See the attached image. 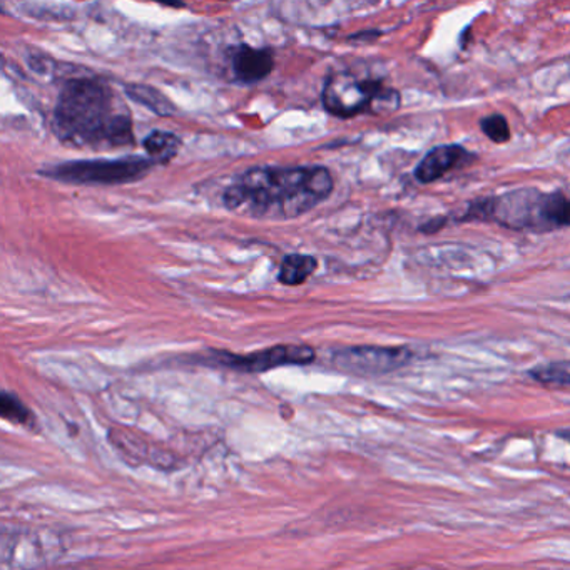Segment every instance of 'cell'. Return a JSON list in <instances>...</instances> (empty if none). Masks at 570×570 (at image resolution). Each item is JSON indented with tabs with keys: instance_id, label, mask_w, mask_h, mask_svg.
<instances>
[{
	"instance_id": "6da1fadb",
	"label": "cell",
	"mask_w": 570,
	"mask_h": 570,
	"mask_svg": "<svg viewBox=\"0 0 570 570\" xmlns=\"http://www.w3.org/2000/svg\"><path fill=\"white\" fill-rule=\"evenodd\" d=\"M55 132L76 149L126 148L135 145V126L118 92L96 78L69 79L56 101Z\"/></svg>"
},
{
	"instance_id": "5bb4252c",
	"label": "cell",
	"mask_w": 570,
	"mask_h": 570,
	"mask_svg": "<svg viewBox=\"0 0 570 570\" xmlns=\"http://www.w3.org/2000/svg\"><path fill=\"white\" fill-rule=\"evenodd\" d=\"M0 419L28 425V423H31L32 413L18 396L12 395V393L0 392Z\"/></svg>"
},
{
	"instance_id": "ba28073f",
	"label": "cell",
	"mask_w": 570,
	"mask_h": 570,
	"mask_svg": "<svg viewBox=\"0 0 570 570\" xmlns=\"http://www.w3.org/2000/svg\"><path fill=\"white\" fill-rule=\"evenodd\" d=\"M229 66H232L233 78L239 85H258L272 75L275 69V58L268 49L238 45L229 49Z\"/></svg>"
},
{
	"instance_id": "3957f363",
	"label": "cell",
	"mask_w": 570,
	"mask_h": 570,
	"mask_svg": "<svg viewBox=\"0 0 570 570\" xmlns=\"http://www.w3.org/2000/svg\"><path fill=\"white\" fill-rule=\"evenodd\" d=\"M489 222L517 232L549 233L569 226V202L563 193L519 188L489 199Z\"/></svg>"
},
{
	"instance_id": "8992f818",
	"label": "cell",
	"mask_w": 570,
	"mask_h": 570,
	"mask_svg": "<svg viewBox=\"0 0 570 570\" xmlns=\"http://www.w3.org/2000/svg\"><path fill=\"white\" fill-rule=\"evenodd\" d=\"M315 360V350L305 345H279L249 355H235L229 352H209L203 362L208 365L225 366L243 373H262L286 365H308Z\"/></svg>"
},
{
	"instance_id": "4fadbf2b",
	"label": "cell",
	"mask_w": 570,
	"mask_h": 570,
	"mask_svg": "<svg viewBox=\"0 0 570 570\" xmlns=\"http://www.w3.org/2000/svg\"><path fill=\"white\" fill-rule=\"evenodd\" d=\"M530 376L543 385L569 386V362H553L549 365H540L530 372Z\"/></svg>"
},
{
	"instance_id": "277c9868",
	"label": "cell",
	"mask_w": 570,
	"mask_h": 570,
	"mask_svg": "<svg viewBox=\"0 0 570 570\" xmlns=\"http://www.w3.org/2000/svg\"><path fill=\"white\" fill-rule=\"evenodd\" d=\"M323 106L340 119L355 118L363 112L383 115L400 108V92L386 88L379 79H362L348 71L335 72L323 88Z\"/></svg>"
},
{
	"instance_id": "7c38bea8",
	"label": "cell",
	"mask_w": 570,
	"mask_h": 570,
	"mask_svg": "<svg viewBox=\"0 0 570 570\" xmlns=\"http://www.w3.org/2000/svg\"><path fill=\"white\" fill-rule=\"evenodd\" d=\"M126 95L138 102V105L145 106L149 111L155 112L158 116H171L175 115L176 108L166 96H163L158 89L151 88V86L145 85H126Z\"/></svg>"
},
{
	"instance_id": "2e32d148",
	"label": "cell",
	"mask_w": 570,
	"mask_h": 570,
	"mask_svg": "<svg viewBox=\"0 0 570 570\" xmlns=\"http://www.w3.org/2000/svg\"><path fill=\"white\" fill-rule=\"evenodd\" d=\"M445 225V218L432 219V222L426 223V225L420 226V232L423 233H435L439 229H442V226Z\"/></svg>"
},
{
	"instance_id": "52a82bcc",
	"label": "cell",
	"mask_w": 570,
	"mask_h": 570,
	"mask_svg": "<svg viewBox=\"0 0 570 570\" xmlns=\"http://www.w3.org/2000/svg\"><path fill=\"white\" fill-rule=\"evenodd\" d=\"M413 353L405 346H350L333 353V365L353 375H385L409 365Z\"/></svg>"
},
{
	"instance_id": "8fae6325",
	"label": "cell",
	"mask_w": 570,
	"mask_h": 570,
	"mask_svg": "<svg viewBox=\"0 0 570 570\" xmlns=\"http://www.w3.org/2000/svg\"><path fill=\"white\" fill-rule=\"evenodd\" d=\"M318 268V262L312 255H288L279 268V283L286 286H299Z\"/></svg>"
},
{
	"instance_id": "9c48e42d",
	"label": "cell",
	"mask_w": 570,
	"mask_h": 570,
	"mask_svg": "<svg viewBox=\"0 0 570 570\" xmlns=\"http://www.w3.org/2000/svg\"><path fill=\"white\" fill-rule=\"evenodd\" d=\"M475 159L472 153L466 151L463 146L443 145L436 146L432 151L423 156L422 161L415 168L416 181L422 185H430L436 179L443 178L449 171L469 165Z\"/></svg>"
},
{
	"instance_id": "9a60e30c",
	"label": "cell",
	"mask_w": 570,
	"mask_h": 570,
	"mask_svg": "<svg viewBox=\"0 0 570 570\" xmlns=\"http://www.w3.org/2000/svg\"><path fill=\"white\" fill-rule=\"evenodd\" d=\"M480 129H482L483 135H485L490 141L495 142V145H503V142L510 139L509 121H507L502 115L485 116V118H482V121H480Z\"/></svg>"
},
{
	"instance_id": "7a4b0ae2",
	"label": "cell",
	"mask_w": 570,
	"mask_h": 570,
	"mask_svg": "<svg viewBox=\"0 0 570 570\" xmlns=\"http://www.w3.org/2000/svg\"><path fill=\"white\" fill-rule=\"evenodd\" d=\"M333 176L323 166H259L228 186L223 203L229 212L258 219H293L306 215L332 195Z\"/></svg>"
},
{
	"instance_id": "5b68a950",
	"label": "cell",
	"mask_w": 570,
	"mask_h": 570,
	"mask_svg": "<svg viewBox=\"0 0 570 570\" xmlns=\"http://www.w3.org/2000/svg\"><path fill=\"white\" fill-rule=\"evenodd\" d=\"M146 156H125L116 159H82L48 166L39 175L52 181L75 186H119L146 178L155 168Z\"/></svg>"
},
{
	"instance_id": "30bf717a",
	"label": "cell",
	"mask_w": 570,
	"mask_h": 570,
	"mask_svg": "<svg viewBox=\"0 0 570 570\" xmlns=\"http://www.w3.org/2000/svg\"><path fill=\"white\" fill-rule=\"evenodd\" d=\"M146 149V158L151 159L155 165H168L181 151L183 141L175 132L153 131L142 141Z\"/></svg>"
}]
</instances>
